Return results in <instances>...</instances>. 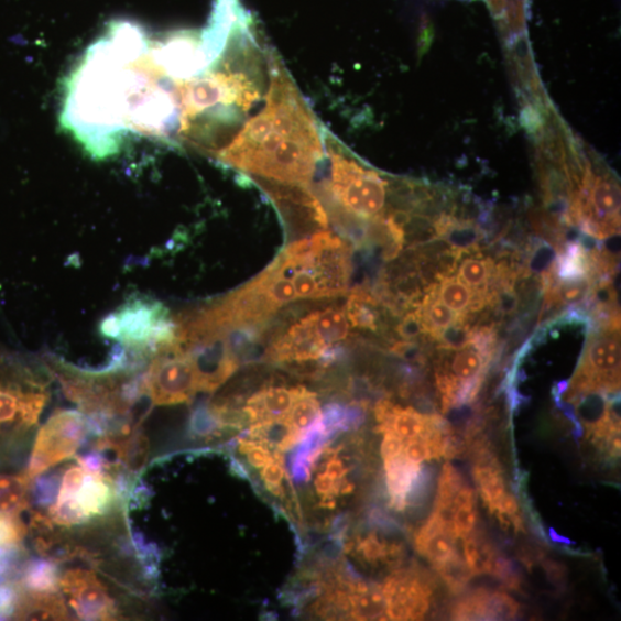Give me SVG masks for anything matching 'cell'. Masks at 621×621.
<instances>
[{"instance_id":"cell-1","label":"cell","mask_w":621,"mask_h":621,"mask_svg":"<svg viewBox=\"0 0 621 621\" xmlns=\"http://www.w3.org/2000/svg\"><path fill=\"white\" fill-rule=\"evenodd\" d=\"M140 55L150 75L173 100L177 117L173 146L195 150L215 161L237 139L250 111L265 98L280 59L248 11L238 20L221 54L185 79L167 75L154 63L146 35Z\"/></svg>"},{"instance_id":"cell-2","label":"cell","mask_w":621,"mask_h":621,"mask_svg":"<svg viewBox=\"0 0 621 621\" xmlns=\"http://www.w3.org/2000/svg\"><path fill=\"white\" fill-rule=\"evenodd\" d=\"M264 100L216 162L257 178L309 187L326 160L325 129L280 59Z\"/></svg>"},{"instance_id":"cell-3","label":"cell","mask_w":621,"mask_h":621,"mask_svg":"<svg viewBox=\"0 0 621 621\" xmlns=\"http://www.w3.org/2000/svg\"><path fill=\"white\" fill-rule=\"evenodd\" d=\"M134 479L121 465L95 451L73 457L51 476L32 480V515L43 525L74 535L124 509Z\"/></svg>"},{"instance_id":"cell-4","label":"cell","mask_w":621,"mask_h":621,"mask_svg":"<svg viewBox=\"0 0 621 621\" xmlns=\"http://www.w3.org/2000/svg\"><path fill=\"white\" fill-rule=\"evenodd\" d=\"M45 366L66 397L88 418L95 434L134 418V405L143 396V374L129 364L123 352L101 370L80 369L56 357H47Z\"/></svg>"},{"instance_id":"cell-5","label":"cell","mask_w":621,"mask_h":621,"mask_svg":"<svg viewBox=\"0 0 621 621\" xmlns=\"http://www.w3.org/2000/svg\"><path fill=\"white\" fill-rule=\"evenodd\" d=\"M50 377L47 370L0 355V461L28 447L50 400Z\"/></svg>"},{"instance_id":"cell-6","label":"cell","mask_w":621,"mask_h":621,"mask_svg":"<svg viewBox=\"0 0 621 621\" xmlns=\"http://www.w3.org/2000/svg\"><path fill=\"white\" fill-rule=\"evenodd\" d=\"M329 178L324 186L325 200L331 213L371 221L385 214L390 183L377 171L358 162L325 129Z\"/></svg>"},{"instance_id":"cell-7","label":"cell","mask_w":621,"mask_h":621,"mask_svg":"<svg viewBox=\"0 0 621 621\" xmlns=\"http://www.w3.org/2000/svg\"><path fill=\"white\" fill-rule=\"evenodd\" d=\"M350 324L345 309L330 306L308 314L283 331L268 349V359L279 364L329 361V352L348 339Z\"/></svg>"},{"instance_id":"cell-8","label":"cell","mask_w":621,"mask_h":621,"mask_svg":"<svg viewBox=\"0 0 621 621\" xmlns=\"http://www.w3.org/2000/svg\"><path fill=\"white\" fill-rule=\"evenodd\" d=\"M351 254L348 243L327 229L295 241L279 258L283 264L313 277L322 299L348 292L352 273Z\"/></svg>"},{"instance_id":"cell-9","label":"cell","mask_w":621,"mask_h":621,"mask_svg":"<svg viewBox=\"0 0 621 621\" xmlns=\"http://www.w3.org/2000/svg\"><path fill=\"white\" fill-rule=\"evenodd\" d=\"M100 333L137 357L150 358L175 338V323L161 302L135 296L101 323Z\"/></svg>"},{"instance_id":"cell-10","label":"cell","mask_w":621,"mask_h":621,"mask_svg":"<svg viewBox=\"0 0 621 621\" xmlns=\"http://www.w3.org/2000/svg\"><path fill=\"white\" fill-rule=\"evenodd\" d=\"M142 391L152 405L159 406L189 403L200 392L194 361L175 338L150 356Z\"/></svg>"},{"instance_id":"cell-11","label":"cell","mask_w":621,"mask_h":621,"mask_svg":"<svg viewBox=\"0 0 621 621\" xmlns=\"http://www.w3.org/2000/svg\"><path fill=\"white\" fill-rule=\"evenodd\" d=\"M89 432H92L91 425L81 411H56L35 436L31 459L23 472L25 477L34 480L75 457Z\"/></svg>"},{"instance_id":"cell-12","label":"cell","mask_w":621,"mask_h":621,"mask_svg":"<svg viewBox=\"0 0 621 621\" xmlns=\"http://www.w3.org/2000/svg\"><path fill=\"white\" fill-rule=\"evenodd\" d=\"M90 566L72 567L59 574L58 589L67 600L68 610L73 611L70 614L80 620L122 619L124 614L115 590L98 577V567Z\"/></svg>"},{"instance_id":"cell-13","label":"cell","mask_w":621,"mask_h":621,"mask_svg":"<svg viewBox=\"0 0 621 621\" xmlns=\"http://www.w3.org/2000/svg\"><path fill=\"white\" fill-rule=\"evenodd\" d=\"M255 179L273 201L284 227L291 230L294 239L299 236L305 239L328 229L327 211L318 195L309 187L264 178Z\"/></svg>"},{"instance_id":"cell-14","label":"cell","mask_w":621,"mask_h":621,"mask_svg":"<svg viewBox=\"0 0 621 621\" xmlns=\"http://www.w3.org/2000/svg\"><path fill=\"white\" fill-rule=\"evenodd\" d=\"M620 384L619 324L606 325L590 339L580 369L575 377L576 392L617 391Z\"/></svg>"},{"instance_id":"cell-15","label":"cell","mask_w":621,"mask_h":621,"mask_svg":"<svg viewBox=\"0 0 621 621\" xmlns=\"http://www.w3.org/2000/svg\"><path fill=\"white\" fill-rule=\"evenodd\" d=\"M433 588L422 576L405 571L388 579L382 588L385 614L392 620H420L431 607Z\"/></svg>"},{"instance_id":"cell-16","label":"cell","mask_w":621,"mask_h":621,"mask_svg":"<svg viewBox=\"0 0 621 621\" xmlns=\"http://www.w3.org/2000/svg\"><path fill=\"white\" fill-rule=\"evenodd\" d=\"M302 386H266L251 396L241 408L246 422L253 424L287 417Z\"/></svg>"},{"instance_id":"cell-17","label":"cell","mask_w":621,"mask_h":621,"mask_svg":"<svg viewBox=\"0 0 621 621\" xmlns=\"http://www.w3.org/2000/svg\"><path fill=\"white\" fill-rule=\"evenodd\" d=\"M520 606L504 592L478 590L461 601L455 609L457 620H504L512 619Z\"/></svg>"},{"instance_id":"cell-18","label":"cell","mask_w":621,"mask_h":621,"mask_svg":"<svg viewBox=\"0 0 621 621\" xmlns=\"http://www.w3.org/2000/svg\"><path fill=\"white\" fill-rule=\"evenodd\" d=\"M456 538L451 522L434 511L416 537V547L436 566L457 553Z\"/></svg>"},{"instance_id":"cell-19","label":"cell","mask_w":621,"mask_h":621,"mask_svg":"<svg viewBox=\"0 0 621 621\" xmlns=\"http://www.w3.org/2000/svg\"><path fill=\"white\" fill-rule=\"evenodd\" d=\"M464 557L473 576L491 575L505 582L515 574L510 563L479 534L464 537Z\"/></svg>"},{"instance_id":"cell-20","label":"cell","mask_w":621,"mask_h":621,"mask_svg":"<svg viewBox=\"0 0 621 621\" xmlns=\"http://www.w3.org/2000/svg\"><path fill=\"white\" fill-rule=\"evenodd\" d=\"M13 619L70 620L72 614L59 590L31 591L19 587V600Z\"/></svg>"},{"instance_id":"cell-21","label":"cell","mask_w":621,"mask_h":621,"mask_svg":"<svg viewBox=\"0 0 621 621\" xmlns=\"http://www.w3.org/2000/svg\"><path fill=\"white\" fill-rule=\"evenodd\" d=\"M384 470L392 505L402 511L406 506L414 481L421 473V465L408 459L403 451L395 457L384 459Z\"/></svg>"},{"instance_id":"cell-22","label":"cell","mask_w":621,"mask_h":621,"mask_svg":"<svg viewBox=\"0 0 621 621\" xmlns=\"http://www.w3.org/2000/svg\"><path fill=\"white\" fill-rule=\"evenodd\" d=\"M32 480L24 473L0 475V512L20 516L31 508Z\"/></svg>"},{"instance_id":"cell-23","label":"cell","mask_w":621,"mask_h":621,"mask_svg":"<svg viewBox=\"0 0 621 621\" xmlns=\"http://www.w3.org/2000/svg\"><path fill=\"white\" fill-rule=\"evenodd\" d=\"M434 288L439 301L464 317L484 305L471 288L456 277H445Z\"/></svg>"},{"instance_id":"cell-24","label":"cell","mask_w":621,"mask_h":621,"mask_svg":"<svg viewBox=\"0 0 621 621\" xmlns=\"http://www.w3.org/2000/svg\"><path fill=\"white\" fill-rule=\"evenodd\" d=\"M378 302L366 288L356 287L348 296L345 314L350 326L377 330L379 322Z\"/></svg>"},{"instance_id":"cell-25","label":"cell","mask_w":621,"mask_h":621,"mask_svg":"<svg viewBox=\"0 0 621 621\" xmlns=\"http://www.w3.org/2000/svg\"><path fill=\"white\" fill-rule=\"evenodd\" d=\"M416 310L424 323L426 334L433 339L439 331L465 319L438 299L434 287Z\"/></svg>"},{"instance_id":"cell-26","label":"cell","mask_w":621,"mask_h":621,"mask_svg":"<svg viewBox=\"0 0 621 621\" xmlns=\"http://www.w3.org/2000/svg\"><path fill=\"white\" fill-rule=\"evenodd\" d=\"M475 478L484 503L491 512H494L506 494L504 479L497 461L489 458L479 461L476 466Z\"/></svg>"},{"instance_id":"cell-27","label":"cell","mask_w":621,"mask_h":621,"mask_svg":"<svg viewBox=\"0 0 621 621\" xmlns=\"http://www.w3.org/2000/svg\"><path fill=\"white\" fill-rule=\"evenodd\" d=\"M477 524V503L475 491L470 487L462 486L457 494L453 511L451 525L457 537H466L471 534Z\"/></svg>"},{"instance_id":"cell-28","label":"cell","mask_w":621,"mask_h":621,"mask_svg":"<svg viewBox=\"0 0 621 621\" xmlns=\"http://www.w3.org/2000/svg\"><path fill=\"white\" fill-rule=\"evenodd\" d=\"M429 420L431 416H424L412 407L403 408L397 405L392 422L381 433L393 432L406 444L426 433Z\"/></svg>"},{"instance_id":"cell-29","label":"cell","mask_w":621,"mask_h":621,"mask_svg":"<svg viewBox=\"0 0 621 621\" xmlns=\"http://www.w3.org/2000/svg\"><path fill=\"white\" fill-rule=\"evenodd\" d=\"M595 275H586L577 280H560L548 283L549 298L562 305H579L589 298L595 286Z\"/></svg>"},{"instance_id":"cell-30","label":"cell","mask_w":621,"mask_h":621,"mask_svg":"<svg viewBox=\"0 0 621 621\" xmlns=\"http://www.w3.org/2000/svg\"><path fill=\"white\" fill-rule=\"evenodd\" d=\"M493 264L489 259L466 258L460 264L458 279L471 288L483 302L488 303V281Z\"/></svg>"},{"instance_id":"cell-31","label":"cell","mask_w":621,"mask_h":621,"mask_svg":"<svg viewBox=\"0 0 621 621\" xmlns=\"http://www.w3.org/2000/svg\"><path fill=\"white\" fill-rule=\"evenodd\" d=\"M320 413V403L317 395L307 391L305 386H302L301 393L284 421L293 428L304 434V432L313 426L319 418Z\"/></svg>"},{"instance_id":"cell-32","label":"cell","mask_w":621,"mask_h":621,"mask_svg":"<svg viewBox=\"0 0 621 621\" xmlns=\"http://www.w3.org/2000/svg\"><path fill=\"white\" fill-rule=\"evenodd\" d=\"M464 486L462 479L454 466L446 464L442 479H439L435 511L451 522L454 501Z\"/></svg>"},{"instance_id":"cell-33","label":"cell","mask_w":621,"mask_h":621,"mask_svg":"<svg viewBox=\"0 0 621 621\" xmlns=\"http://www.w3.org/2000/svg\"><path fill=\"white\" fill-rule=\"evenodd\" d=\"M357 554L370 564L394 562L401 554V548L396 545L379 540L371 534L364 538H359L356 543Z\"/></svg>"},{"instance_id":"cell-34","label":"cell","mask_w":621,"mask_h":621,"mask_svg":"<svg viewBox=\"0 0 621 621\" xmlns=\"http://www.w3.org/2000/svg\"><path fill=\"white\" fill-rule=\"evenodd\" d=\"M434 567L454 592L461 591L473 577L468 564L457 553Z\"/></svg>"},{"instance_id":"cell-35","label":"cell","mask_w":621,"mask_h":621,"mask_svg":"<svg viewBox=\"0 0 621 621\" xmlns=\"http://www.w3.org/2000/svg\"><path fill=\"white\" fill-rule=\"evenodd\" d=\"M29 527L20 516L0 512V548L23 547Z\"/></svg>"},{"instance_id":"cell-36","label":"cell","mask_w":621,"mask_h":621,"mask_svg":"<svg viewBox=\"0 0 621 621\" xmlns=\"http://www.w3.org/2000/svg\"><path fill=\"white\" fill-rule=\"evenodd\" d=\"M434 340L445 349L459 350L472 344L473 330L465 324V320H461L439 331Z\"/></svg>"},{"instance_id":"cell-37","label":"cell","mask_w":621,"mask_h":621,"mask_svg":"<svg viewBox=\"0 0 621 621\" xmlns=\"http://www.w3.org/2000/svg\"><path fill=\"white\" fill-rule=\"evenodd\" d=\"M286 477V470L283 468V456L281 451L276 450L274 459L261 470V478L273 497L282 498L284 495V478Z\"/></svg>"},{"instance_id":"cell-38","label":"cell","mask_w":621,"mask_h":621,"mask_svg":"<svg viewBox=\"0 0 621 621\" xmlns=\"http://www.w3.org/2000/svg\"><path fill=\"white\" fill-rule=\"evenodd\" d=\"M397 331L404 340H414L426 334L424 323L416 309L403 319Z\"/></svg>"},{"instance_id":"cell-39","label":"cell","mask_w":621,"mask_h":621,"mask_svg":"<svg viewBox=\"0 0 621 621\" xmlns=\"http://www.w3.org/2000/svg\"><path fill=\"white\" fill-rule=\"evenodd\" d=\"M383 443L381 447L382 458L388 459L402 454L405 449V443L393 432H384Z\"/></svg>"}]
</instances>
